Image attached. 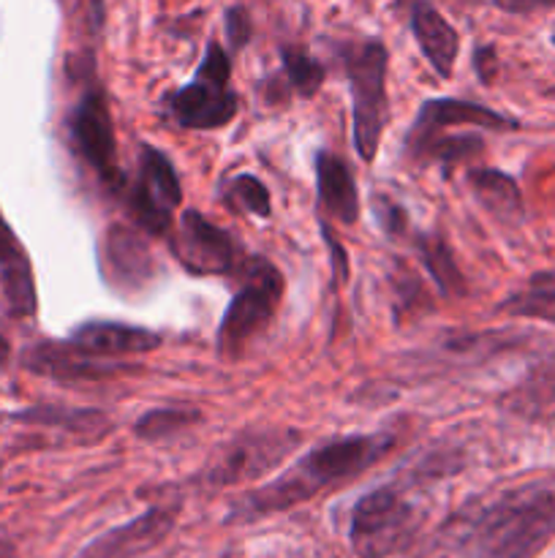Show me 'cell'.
<instances>
[{"instance_id":"1","label":"cell","mask_w":555,"mask_h":558,"mask_svg":"<svg viewBox=\"0 0 555 558\" xmlns=\"http://www.w3.org/2000/svg\"><path fill=\"white\" fill-rule=\"evenodd\" d=\"M555 539V477L468 501L441 526L435 558H539Z\"/></svg>"},{"instance_id":"2","label":"cell","mask_w":555,"mask_h":558,"mask_svg":"<svg viewBox=\"0 0 555 558\" xmlns=\"http://www.w3.org/2000/svg\"><path fill=\"white\" fill-rule=\"evenodd\" d=\"M397 445V439L386 430L373 436H346L316 447L308 456L299 458L292 469L261 488L248 490L229 507L226 523H254L286 512L292 507L305 505L319 494H326L335 485L348 483L357 474L386 458V452Z\"/></svg>"},{"instance_id":"3","label":"cell","mask_w":555,"mask_h":558,"mask_svg":"<svg viewBox=\"0 0 555 558\" xmlns=\"http://www.w3.org/2000/svg\"><path fill=\"white\" fill-rule=\"evenodd\" d=\"M424 510L408 496V485H381L354 505L348 543L357 558H386L411 545Z\"/></svg>"},{"instance_id":"4","label":"cell","mask_w":555,"mask_h":558,"mask_svg":"<svg viewBox=\"0 0 555 558\" xmlns=\"http://www.w3.org/2000/svg\"><path fill=\"white\" fill-rule=\"evenodd\" d=\"M351 90L354 147L362 161H373L386 125V65L390 54L375 38L343 41L335 47Z\"/></svg>"},{"instance_id":"5","label":"cell","mask_w":555,"mask_h":558,"mask_svg":"<svg viewBox=\"0 0 555 558\" xmlns=\"http://www.w3.org/2000/svg\"><path fill=\"white\" fill-rule=\"evenodd\" d=\"M229 76H232V58L221 44L210 41L199 69H196L194 82L169 93L166 107L172 118L183 129L196 131L223 129L226 123H232L234 114L239 112V98L229 87Z\"/></svg>"},{"instance_id":"6","label":"cell","mask_w":555,"mask_h":558,"mask_svg":"<svg viewBox=\"0 0 555 558\" xmlns=\"http://www.w3.org/2000/svg\"><path fill=\"white\" fill-rule=\"evenodd\" d=\"M281 272L267 259H250L245 283L237 289L226 314H223L221 327H218L215 343L223 360H237L245 352V347L259 332L267 330L278 305H281Z\"/></svg>"},{"instance_id":"7","label":"cell","mask_w":555,"mask_h":558,"mask_svg":"<svg viewBox=\"0 0 555 558\" xmlns=\"http://www.w3.org/2000/svg\"><path fill=\"white\" fill-rule=\"evenodd\" d=\"M299 445H303V434L294 428L245 430L218 452L210 466L201 469L196 483L207 490H221L264 477L272 469L281 466Z\"/></svg>"},{"instance_id":"8","label":"cell","mask_w":555,"mask_h":558,"mask_svg":"<svg viewBox=\"0 0 555 558\" xmlns=\"http://www.w3.org/2000/svg\"><path fill=\"white\" fill-rule=\"evenodd\" d=\"M65 131H69L74 153L98 174V180L109 185L112 194L123 191L125 178L118 163L114 123L101 87L90 85L82 93L79 101L71 107L69 118H65Z\"/></svg>"},{"instance_id":"9","label":"cell","mask_w":555,"mask_h":558,"mask_svg":"<svg viewBox=\"0 0 555 558\" xmlns=\"http://www.w3.org/2000/svg\"><path fill=\"white\" fill-rule=\"evenodd\" d=\"M125 202H128L131 216L139 223L141 232L152 234V238H163L172 232L174 210L183 202V185H180L172 161L158 147L145 145L139 150V172L128 185Z\"/></svg>"},{"instance_id":"10","label":"cell","mask_w":555,"mask_h":558,"mask_svg":"<svg viewBox=\"0 0 555 558\" xmlns=\"http://www.w3.org/2000/svg\"><path fill=\"white\" fill-rule=\"evenodd\" d=\"M172 251L180 265L194 276H221L234 265L232 238L207 221L199 210H185L180 216L177 232L172 234Z\"/></svg>"},{"instance_id":"11","label":"cell","mask_w":555,"mask_h":558,"mask_svg":"<svg viewBox=\"0 0 555 558\" xmlns=\"http://www.w3.org/2000/svg\"><path fill=\"white\" fill-rule=\"evenodd\" d=\"M180 507L158 505L150 507L147 512L136 515L134 521L123 523V526H114L109 532H103L101 537H96L92 543H87L85 548L76 554V558H139L147 550H152L156 545H161L166 539V534L172 532L174 523H177Z\"/></svg>"},{"instance_id":"12","label":"cell","mask_w":555,"mask_h":558,"mask_svg":"<svg viewBox=\"0 0 555 558\" xmlns=\"http://www.w3.org/2000/svg\"><path fill=\"white\" fill-rule=\"evenodd\" d=\"M22 365L30 374L58 381H98L123 374V360H101L82 352L69 341H38L22 352Z\"/></svg>"},{"instance_id":"13","label":"cell","mask_w":555,"mask_h":558,"mask_svg":"<svg viewBox=\"0 0 555 558\" xmlns=\"http://www.w3.org/2000/svg\"><path fill=\"white\" fill-rule=\"evenodd\" d=\"M449 125H477V129L490 131L520 129L517 120L506 118V114L495 112L490 107H482V104L460 101V98H430V101L419 107L417 120H414L411 131L406 136V147H411L414 153L422 142H428L430 136L449 129Z\"/></svg>"},{"instance_id":"14","label":"cell","mask_w":555,"mask_h":558,"mask_svg":"<svg viewBox=\"0 0 555 558\" xmlns=\"http://www.w3.org/2000/svg\"><path fill=\"white\" fill-rule=\"evenodd\" d=\"M101 270L107 272L109 283L123 292H136L156 276V259L139 232L123 223H112L101 243Z\"/></svg>"},{"instance_id":"15","label":"cell","mask_w":555,"mask_h":558,"mask_svg":"<svg viewBox=\"0 0 555 558\" xmlns=\"http://www.w3.org/2000/svg\"><path fill=\"white\" fill-rule=\"evenodd\" d=\"M65 341L74 343L82 352L92 354V357L123 360L152 352V349L161 347L163 338L147 327L118 325V322H85L76 330H71Z\"/></svg>"},{"instance_id":"16","label":"cell","mask_w":555,"mask_h":558,"mask_svg":"<svg viewBox=\"0 0 555 558\" xmlns=\"http://www.w3.org/2000/svg\"><path fill=\"white\" fill-rule=\"evenodd\" d=\"M0 287H3L5 308L11 316L27 319L36 314L38 298L30 259L3 216H0Z\"/></svg>"},{"instance_id":"17","label":"cell","mask_w":555,"mask_h":558,"mask_svg":"<svg viewBox=\"0 0 555 558\" xmlns=\"http://www.w3.org/2000/svg\"><path fill=\"white\" fill-rule=\"evenodd\" d=\"M411 33L417 38L419 49H422L424 60L433 65L435 74L441 80L452 76L457 52H460V36H457L455 27L441 16V11L433 3L417 0L411 5Z\"/></svg>"},{"instance_id":"18","label":"cell","mask_w":555,"mask_h":558,"mask_svg":"<svg viewBox=\"0 0 555 558\" xmlns=\"http://www.w3.org/2000/svg\"><path fill=\"white\" fill-rule=\"evenodd\" d=\"M316 189H319V205L326 216L337 218L341 223H354L359 218V191L354 174L335 153L321 150L316 156Z\"/></svg>"},{"instance_id":"19","label":"cell","mask_w":555,"mask_h":558,"mask_svg":"<svg viewBox=\"0 0 555 558\" xmlns=\"http://www.w3.org/2000/svg\"><path fill=\"white\" fill-rule=\"evenodd\" d=\"M504 407L511 414L528 420L555 417V352L539 360L515 387L504 396Z\"/></svg>"},{"instance_id":"20","label":"cell","mask_w":555,"mask_h":558,"mask_svg":"<svg viewBox=\"0 0 555 558\" xmlns=\"http://www.w3.org/2000/svg\"><path fill=\"white\" fill-rule=\"evenodd\" d=\"M473 196L479 205L504 223H517L522 218V194L515 178L498 169H471L468 172Z\"/></svg>"},{"instance_id":"21","label":"cell","mask_w":555,"mask_h":558,"mask_svg":"<svg viewBox=\"0 0 555 558\" xmlns=\"http://www.w3.org/2000/svg\"><path fill=\"white\" fill-rule=\"evenodd\" d=\"M14 423L44 425V428H60L69 434H92L101 436L112 428L109 417L98 409H71V407H30L25 412L11 414Z\"/></svg>"},{"instance_id":"22","label":"cell","mask_w":555,"mask_h":558,"mask_svg":"<svg viewBox=\"0 0 555 558\" xmlns=\"http://www.w3.org/2000/svg\"><path fill=\"white\" fill-rule=\"evenodd\" d=\"M417 251L422 265L428 267L430 278L435 281V287L441 289V294H446V298H460V294L466 292L462 272L457 270L455 259H452V251L446 248L444 240L422 234V238L417 240Z\"/></svg>"},{"instance_id":"23","label":"cell","mask_w":555,"mask_h":558,"mask_svg":"<svg viewBox=\"0 0 555 558\" xmlns=\"http://www.w3.org/2000/svg\"><path fill=\"white\" fill-rule=\"evenodd\" d=\"M498 314L520 316V319H542L555 325V281L547 276H536L531 287L506 298L498 305Z\"/></svg>"},{"instance_id":"24","label":"cell","mask_w":555,"mask_h":558,"mask_svg":"<svg viewBox=\"0 0 555 558\" xmlns=\"http://www.w3.org/2000/svg\"><path fill=\"white\" fill-rule=\"evenodd\" d=\"M201 414L196 409H152V412L141 414L134 425V434L141 441H166L174 439L177 434L188 430L196 425Z\"/></svg>"},{"instance_id":"25","label":"cell","mask_w":555,"mask_h":558,"mask_svg":"<svg viewBox=\"0 0 555 558\" xmlns=\"http://www.w3.org/2000/svg\"><path fill=\"white\" fill-rule=\"evenodd\" d=\"M281 60L288 87L303 98H313L324 85V65L310 58L303 47H281Z\"/></svg>"},{"instance_id":"26","label":"cell","mask_w":555,"mask_h":558,"mask_svg":"<svg viewBox=\"0 0 555 558\" xmlns=\"http://www.w3.org/2000/svg\"><path fill=\"white\" fill-rule=\"evenodd\" d=\"M482 153V140L477 134L462 136H430L422 147L414 150V156H430L441 163H460Z\"/></svg>"},{"instance_id":"27","label":"cell","mask_w":555,"mask_h":558,"mask_svg":"<svg viewBox=\"0 0 555 558\" xmlns=\"http://www.w3.org/2000/svg\"><path fill=\"white\" fill-rule=\"evenodd\" d=\"M226 199L229 205L237 207V210L254 213V216L259 218H270V191H267V185L261 183L259 178H254V174H237V178L229 183Z\"/></svg>"},{"instance_id":"28","label":"cell","mask_w":555,"mask_h":558,"mask_svg":"<svg viewBox=\"0 0 555 558\" xmlns=\"http://www.w3.org/2000/svg\"><path fill=\"white\" fill-rule=\"evenodd\" d=\"M373 216L375 221H379V227L384 229L390 238H400V234H406L408 229L406 210H403L400 205H395L390 196H381V194L373 196Z\"/></svg>"},{"instance_id":"29","label":"cell","mask_w":555,"mask_h":558,"mask_svg":"<svg viewBox=\"0 0 555 558\" xmlns=\"http://www.w3.org/2000/svg\"><path fill=\"white\" fill-rule=\"evenodd\" d=\"M223 22H226L229 44H232L234 52H239L250 41V36H254V22H250L248 9L245 5H229Z\"/></svg>"},{"instance_id":"30","label":"cell","mask_w":555,"mask_h":558,"mask_svg":"<svg viewBox=\"0 0 555 558\" xmlns=\"http://www.w3.org/2000/svg\"><path fill=\"white\" fill-rule=\"evenodd\" d=\"M321 234H324V243H326V248H330V254H332V272H335V281L346 283L348 281L346 248H343V245L337 243L335 238H332V232H330V227H326V223H321Z\"/></svg>"},{"instance_id":"31","label":"cell","mask_w":555,"mask_h":558,"mask_svg":"<svg viewBox=\"0 0 555 558\" xmlns=\"http://www.w3.org/2000/svg\"><path fill=\"white\" fill-rule=\"evenodd\" d=\"M506 14H531V11L553 9L555 0H493Z\"/></svg>"},{"instance_id":"32","label":"cell","mask_w":555,"mask_h":558,"mask_svg":"<svg viewBox=\"0 0 555 558\" xmlns=\"http://www.w3.org/2000/svg\"><path fill=\"white\" fill-rule=\"evenodd\" d=\"M473 69H477L479 80H482L484 85H490V82L495 80V49L479 47L477 52H473Z\"/></svg>"},{"instance_id":"33","label":"cell","mask_w":555,"mask_h":558,"mask_svg":"<svg viewBox=\"0 0 555 558\" xmlns=\"http://www.w3.org/2000/svg\"><path fill=\"white\" fill-rule=\"evenodd\" d=\"M0 558H16V548L3 537H0Z\"/></svg>"},{"instance_id":"34","label":"cell","mask_w":555,"mask_h":558,"mask_svg":"<svg viewBox=\"0 0 555 558\" xmlns=\"http://www.w3.org/2000/svg\"><path fill=\"white\" fill-rule=\"evenodd\" d=\"M9 354H11V347H9V341H5V338L0 336V365H5V363H9Z\"/></svg>"},{"instance_id":"35","label":"cell","mask_w":555,"mask_h":558,"mask_svg":"<svg viewBox=\"0 0 555 558\" xmlns=\"http://www.w3.org/2000/svg\"><path fill=\"white\" fill-rule=\"evenodd\" d=\"M553 44H555V25H553Z\"/></svg>"}]
</instances>
